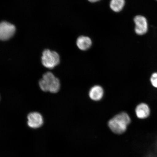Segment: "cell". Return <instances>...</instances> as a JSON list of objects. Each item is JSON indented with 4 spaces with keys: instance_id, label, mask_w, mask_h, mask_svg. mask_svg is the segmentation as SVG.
I'll use <instances>...</instances> for the list:
<instances>
[{
    "instance_id": "cell-1",
    "label": "cell",
    "mask_w": 157,
    "mask_h": 157,
    "mask_svg": "<svg viewBox=\"0 0 157 157\" xmlns=\"http://www.w3.org/2000/svg\"><path fill=\"white\" fill-rule=\"evenodd\" d=\"M131 123V119L126 113L118 114L110 120L108 125L112 132L117 135L122 134L126 131Z\"/></svg>"
},
{
    "instance_id": "cell-2",
    "label": "cell",
    "mask_w": 157,
    "mask_h": 157,
    "mask_svg": "<svg viewBox=\"0 0 157 157\" xmlns=\"http://www.w3.org/2000/svg\"><path fill=\"white\" fill-rule=\"evenodd\" d=\"M39 85L42 91L52 93H57L60 87L59 80L50 72L43 75L42 78L39 80Z\"/></svg>"
},
{
    "instance_id": "cell-3",
    "label": "cell",
    "mask_w": 157,
    "mask_h": 157,
    "mask_svg": "<svg viewBox=\"0 0 157 157\" xmlns=\"http://www.w3.org/2000/svg\"><path fill=\"white\" fill-rule=\"evenodd\" d=\"M60 56L54 51L45 50L43 52L42 63L43 66L47 68L53 69L59 64Z\"/></svg>"
},
{
    "instance_id": "cell-4",
    "label": "cell",
    "mask_w": 157,
    "mask_h": 157,
    "mask_svg": "<svg viewBox=\"0 0 157 157\" xmlns=\"http://www.w3.org/2000/svg\"><path fill=\"white\" fill-rule=\"evenodd\" d=\"M14 25L3 21L0 25V38L2 40H7L12 37L15 32Z\"/></svg>"
},
{
    "instance_id": "cell-5",
    "label": "cell",
    "mask_w": 157,
    "mask_h": 157,
    "mask_svg": "<svg viewBox=\"0 0 157 157\" xmlns=\"http://www.w3.org/2000/svg\"><path fill=\"white\" fill-rule=\"evenodd\" d=\"M135 32L138 35H143L148 31V24L146 17L142 15H137L135 17Z\"/></svg>"
},
{
    "instance_id": "cell-6",
    "label": "cell",
    "mask_w": 157,
    "mask_h": 157,
    "mask_svg": "<svg viewBox=\"0 0 157 157\" xmlns=\"http://www.w3.org/2000/svg\"><path fill=\"white\" fill-rule=\"evenodd\" d=\"M27 124L33 128H38L44 124V118L40 113L36 112L29 113L27 117Z\"/></svg>"
},
{
    "instance_id": "cell-7",
    "label": "cell",
    "mask_w": 157,
    "mask_h": 157,
    "mask_svg": "<svg viewBox=\"0 0 157 157\" xmlns=\"http://www.w3.org/2000/svg\"><path fill=\"white\" fill-rule=\"evenodd\" d=\"M137 117L139 119H144L148 117L150 114V109L147 104L142 103L137 106L135 110Z\"/></svg>"
},
{
    "instance_id": "cell-8",
    "label": "cell",
    "mask_w": 157,
    "mask_h": 157,
    "mask_svg": "<svg viewBox=\"0 0 157 157\" xmlns=\"http://www.w3.org/2000/svg\"><path fill=\"white\" fill-rule=\"evenodd\" d=\"M92 44L91 39L85 36H80L78 38L76 44L80 50L85 51L91 47Z\"/></svg>"
},
{
    "instance_id": "cell-9",
    "label": "cell",
    "mask_w": 157,
    "mask_h": 157,
    "mask_svg": "<svg viewBox=\"0 0 157 157\" xmlns=\"http://www.w3.org/2000/svg\"><path fill=\"white\" fill-rule=\"evenodd\" d=\"M102 88L99 86H95L92 87L89 92V96L94 101H98L102 98L103 95Z\"/></svg>"
},
{
    "instance_id": "cell-10",
    "label": "cell",
    "mask_w": 157,
    "mask_h": 157,
    "mask_svg": "<svg viewBox=\"0 0 157 157\" xmlns=\"http://www.w3.org/2000/svg\"><path fill=\"white\" fill-rule=\"evenodd\" d=\"M125 0H111L110 7L115 12L121 11L124 7Z\"/></svg>"
},
{
    "instance_id": "cell-11",
    "label": "cell",
    "mask_w": 157,
    "mask_h": 157,
    "mask_svg": "<svg viewBox=\"0 0 157 157\" xmlns=\"http://www.w3.org/2000/svg\"><path fill=\"white\" fill-rule=\"evenodd\" d=\"M151 82L154 87L157 88V72L152 74L151 78Z\"/></svg>"
},
{
    "instance_id": "cell-12",
    "label": "cell",
    "mask_w": 157,
    "mask_h": 157,
    "mask_svg": "<svg viewBox=\"0 0 157 157\" xmlns=\"http://www.w3.org/2000/svg\"><path fill=\"white\" fill-rule=\"evenodd\" d=\"M154 154L153 155V157H157V141L155 144Z\"/></svg>"
},
{
    "instance_id": "cell-13",
    "label": "cell",
    "mask_w": 157,
    "mask_h": 157,
    "mask_svg": "<svg viewBox=\"0 0 157 157\" xmlns=\"http://www.w3.org/2000/svg\"><path fill=\"white\" fill-rule=\"evenodd\" d=\"M88 1L90 2H91L94 3L96 2L99 1L100 0H88Z\"/></svg>"
},
{
    "instance_id": "cell-14",
    "label": "cell",
    "mask_w": 157,
    "mask_h": 157,
    "mask_svg": "<svg viewBox=\"0 0 157 157\" xmlns=\"http://www.w3.org/2000/svg\"><path fill=\"white\" fill-rule=\"evenodd\" d=\"M156 1H157V0H156Z\"/></svg>"
}]
</instances>
